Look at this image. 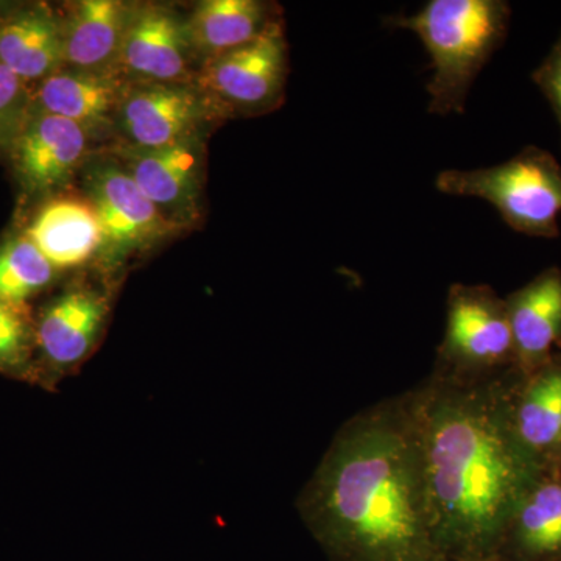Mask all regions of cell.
Masks as SVG:
<instances>
[{"label":"cell","instance_id":"obj_2","mask_svg":"<svg viewBox=\"0 0 561 561\" xmlns=\"http://www.w3.org/2000/svg\"><path fill=\"white\" fill-rule=\"evenodd\" d=\"M297 505L331 561H449L432 531L409 390L342 424Z\"/></svg>","mask_w":561,"mask_h":561},{"label":"cell","instance_id":"obj_26","mask_svg":"<svg viewBox=\"0 0 561 561\" xmlns=\"http://www.w3.org/2000/svg\"><path fill=\"white\" fill-rule=\"evenodd\" d=\"M493 561H501V560H497V559H496V560H493Z\"/></svg>","mask_w":561,"mask_h":561},{"label":"cell","instance_id":"obj_1","mask_svg":"<svg viewBox=\"0 0 561 561\" xmlns=\"http://www.w3.org/2000/svg\"><path fill=\"white\" fill-rule=\"evenodd\" d=\"M516 368L478 382L431 375L409 390L435 541L449 561H493L545 472L511 421Z\"/></svg>","mask_w":561,"mask_h":561},{"label":"cell","instance_id":"obj_20","mask_svg":"<svg viewBox=\"0 0 561 561\" xmlns=\"http://www.w3.org/2000/svg\"><path fill=\"white\" fill-rule=\"evenodd\" d=\"M496 559L561 561V476H542L519 502Z\"/></svg>","mask_w":561,"mask_h":561},{"label":"cell","instance_id":"obj_13","mask_svg":"<svg viewBox=\"0 0 561 561\" xmlns=\"http://www.w3.org/2000/svg\"><path fill=\"white\" fill-rule=\"evenodd\" d=\"M108 300L79 287L44 306L36 319V348L50 370L79 365L94 348L108 317Z\"/></svg>","mask_w":561,"mask_h":561},{"label":"cell","instance_id":"obj_10","mask_svg":"<svg viewBox=\"0 0 561 561\" xmlns=\"http://www.w3.org/2000/svg\"><path fill=\"white\" fill-rule=\"evenodd\" d=\"M206 106L183 84L150 83L127 91L117 116L131 147L161 149L194 139Z\"/></svg>","mask_w":561,"mask_h":561},{"label":"cell","instance_id":"obj_6","mask_svg":"<svg viewBox=\"0 0 561 561\" xmlns=\"http://www.w3.org/2000/svg\"><path fill=\"white\" fill-rule=\"evenodd\" d=\"M287 43L283 22L256 39L203 62L201 87L231 110L261 114L275 110L286 87Z\"/></svg>","mask_w":561,"mask_h":561},{"label":"cell","instance_id":"obj_4","mask_svg":"<svg viewBox=\"0 0 561 561\" xmlns=\"http://www.w3.org/2000/svg\"><path fill=\"white\" fill-rule=\"evenodd\" d=\"M443 194L478 197L500 210L512 230L534 238H557L561 213V165L549 151L529 146L493 168L438 173Z\"/></svg>","mask_w":561,"mask_h":561},{"label":"cell","instance_id":"obj_8","mask_svg":"<svg viewBox=\"0 0 561 561\" xmlns=\"http://www.w3.org/2000/svg\"><path fill=\"white\" fill-rule=\"evenodd\" d=\"M88 150V131L76 122L32 110L10 147L14 173L28 195L62 190Z\"/></svg>","mask_w":561,"mask_h":561},{"label":"cell","instance_id":"obj_15","mask_svg":"<svg viewBox=\"0 0 561 561\" xmlns=\"http://www.w3.org/2000/svg\"><path fill=\"white\" fill-rule=\"evenodd\" d=\"M24 234L57 271L80 267L105 242L101 220L90 201L72 195L47 198Z\"/></svg>","mask_w":561,"mask_h":561},{"label":"cell","instance_id":"obj_24","mask_svg":"<svg viewBox=\"0 0 561 561\" xmlns=\"http://www.w3.org/2000/svg\"><path fill=\"white\" fill-rule=\"evenodd\" d=\"M534 81L551 103L561 130V35L540 68L535 70Z\"/></svg>","mask_w":561,"mask_h":561},{"label":"cell","instance_id":"obj_11","mask_svg":"<svg viewBox=\"0 0 561 561\" xmlns=\"http://www.w3.org/2000/svg\"><path fill=\"white\" fill-rule=\"evenodd\" d=\"M202 154L197 139L161 149L131 147L125 171L149 201L176 227L197 213Z\"/></svg>","mask_w":561,"mask_h":561},{"label":"cell","instance_id":"obj_18","mask_svg":"<svg viewBox=\"0 0 561 561\" xmlns=\"http://www.w3.org/2000/svg\"><path fill=\"white\" fill-rule=\"evenodd\" d=\"M0 65L28 87L62 68V24L47 5H22L0 22Z\"/></svg>","mask_w":561,"mask_h":561},{"label":"cell","instance_id":"obj_21","mask_svg":"<svg viewBox=\"0 0 561 561\" xmlns=\"http://www.w3.org/2000/svg\"><path fill=\"white\" fill-rule=\"evenodd\" d=\"M55 276L57 268L27 236H13L0 245V300L27 302Z\"/></svg>","mask_w":561,"mask_h":561},{"label":"cell","instance_id":"obj_17","mask_svg":"<svg viewBox=\"0 0 561 561\" xmlns=\"http://www.w3.org/2000/svg\"><path fill=\"white\" fill-rule=\"evenodd\" d=\"M127 91L114 72L61 68L36 84L32 110L65 117L90 131L119 114Z\"/></svg>","mask_w":561,"mask_h":561},{"label":"cell","instance_id":"obj_12","mask_svg":"<svg viewBox=\"0 0 561 561\" xmlns=\"http://www.w3.org/2000/svg\"><path fill=\"white\" fill-rule=\"evenodd\" d=\"M192 51L184 21L164 9L147 5L133 11L117 66L153 83L181 84L190 76Z\"/></svg>","mask_w":561,"mask_h":561},{"label":"cell","instance_id":"obj_14","mask_svg":"<svg viewBox=\"0 0 561 561\" xmlns=\"http://www.w3.org/2000/svg\"><path fill=\"white\" fill-rule=\"evenodd\" d=\"M504 300L515 343L516 370L529 373L561 351L560 268H546Z\"/></svg>","mask_w":561,"mask_h":561},{"label":"cell","instance_id":"obj_25","mask_svg":"<svg viewBox=\"0 0 561 561\" xmlns=\"http://www.w3.org/2000/svg\"><path fill=\"white\" fill-rule=\"evenodd\" d=\"M21 7L22 3L0 2V22L9 20L11 14L16 13V11L21 9Z\"/></svg>","mask_w":561,"mask_h":561},{"label":"cell","instance_id":"obj_7","mask_svg":"<svg viewBox=\"0 0 561 561\" xmlns=\"http://www.w3.org/2000/svg\"><path fill=\"white\" fill-rule=\"evenodd\" d=\"M84 190L102 224L103 249L113 257L149 249L151 243L180 228L149 201L117 162L91 165L84 176Z\"/></svg>","mask_w":561,"mask_h":561},{"label":"cell","instance_id":"obj_3","mask_svg":"<svg viewBox=\"0 0 561 561\" xmlns=\"http://www.w3.org/2000/svg\"><path fill=\"white\" fill-rule=\"evenodd\" d=\"M511 5L504 0H431L413 16L389 18L391 27L411 31L430 54V111H465L483 66L507 38Z\"/></svg>","mask_w":561,"mask_h":561},{"label":"cell","instance_id":"obj_19","mask_svg":"<svg viewBox=\"0 0 561 561\" xmlns=\"http://www.w3.org/2000/svg\"><path fill=\"white\" fill-rule=\"evenodd\" d=\"M280 21L279 9L260 0H206L184 21L192 57L208 61L245 46Z\"/></svg>","mask_w":561,"mask_h":561},{"label":"cell","instance_id":"obj_22","mask_svg":"<svg viewBox=\"0 0 561 561\" xmlns=\"http://www.w3.org/2000/svg\"><path fill=\"white\" fill-rule=\"evenodd\" d=\"M36 353V319L27 302L0 300V373L38 382Z\"/></svg>","mask_w":561,"mask_h":561},{"label":"cell","instance_id":"obj_16","mask_svg":"<svg viewBox=\"0 0 561 561\" xmlns=\"http://www.w3.org/2000/svg\"><path fill=\"white\" fill-rule=\"evenodd\" d=\"M133 11L117 0H81L62 24V68L114 72Z\"/></svg>","mask_w":561,"mask_h":561},{"label":"cell","instance_id":"obj_5","mask_svg":"<svg viewBox=\"0 0 561 561\" xmlns=\"http://www.w3.org/2000/svg\"><path fill=\"white\" fill-rule=\"evenodd\" d=\"M513 368L515 343L504 298L486 284H453L446 298L445 334L432 375L478 382Z\"/></svg>","mask_w":561,"mask_h":561},{"label":"cell","instance_id":"obj_9","mask_svg":"<svg viewBox=\"0 0 561 561\" xmlns=\"http://www.w3.org/2000/svg\"><path fill=\"white\" fill-rule=\"evenodd\" d=\"M511 421L519 445L540 470L561 476V351L535 370H516Z\"/></svg>","mask_w":561,"mask_h":561},{"label":"cell","instance_id":"obj_23","mask_svg":"<svg viewBox=\"0 0 561 561\" xmlns=\"http://www.w3.org/2000/svg\"><path fill=\"white\" fill-rule=\"evenodd\" d=\"M32 95L27 83L0 65V150H10L31 113Z\"/></svg>","mask_w":561,"mask_h":561}]
</instances>
